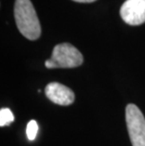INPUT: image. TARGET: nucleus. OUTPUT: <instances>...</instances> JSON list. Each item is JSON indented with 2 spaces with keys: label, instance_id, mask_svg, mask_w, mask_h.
<instances>
[{
  "label": "nucleus",
  "instance_id": "obj_1",
  "mask_svg": "<svg viewBox=\"0 0 145 146\" xmlns=\"http://www.w3.org/2000/svg\"><path fill=\"white\" fill-rule=\"evenodd\" d=\"M14 18L17 29L23 36L35 41L41 36V24L30 0H16L14 4Z\"/></svg>",
  "mask_w": 145,
  "mask_h": 146
},
{
  "label": "nucleus",
  "instance_id": "obj_2",
  "mask_svg": "<svg viewBox=\"0 0 145 146\" xmlns=\"http://www.w3.org/2000/svg\"><path fill=\"white\" fill-rule=\"evenodd\" d=\"M83 63V57L75 46L64 42L57 44L53 49L51 58L45 61V67L54 68H75Z\"/></svg>",
  "mask_w": 145,
  "mask_h": 146
},
{
  "label": "nucleus",
  "instance_id": "obj_3",
  "mask_svg": "<svg viewBox=\"0 0 145 146\" xmlns=\"http://www.w3.org/2000/svg\"><path fill=\"white\" fill-rule=\"evenodd\" d=\"M125 120L132 146H145V118L136 105H127Z\"/></svg>",
  "mask_w": 145,
  "mask_h": 146
},
{
  "label": "nucleus",
  "instance_id": "obj_4",
  "mask_svg": "<svg viewBox=\"0 0 145 146\" xmlns=\"http://www.w3.org/2000/svg\"><path fill=\"white\" fill-rule=\"evenodd\" d=\"M122 19L130 26L145 23V0H126L120 10Z\"/></svg>",
  "mask_w": 145,
  "mask_h": 146
},
{
  "label": "nucleus",
  "instance_id": "obj_5",
  "mask_svg": "<svg viewBox=\"0 0 145 146\" xmlns=\"http://www.w3.org/2000/svg\"><path fill=\"white\" fill-rule=\"evenodd\" d=\"M45 94L50 101L60 106H69L75 101L72 90L58 82L49 83L45 87Z\"/></svg>",
  "mask_w": 145,
  "mask_h": 146
},
{
  "label": "nucleus",
  "instance_id": "obj_6",
  "mask_svg": "<svg viewBox=\"0 0 145 146\" xmlns=\"http://www.w3.org/2000/svg\"><path fill=\"white\" fill-rule=\"evenodd\" d=\"M14 116L9 108H1L0 110V126L9 125L13 122Z\"/></svg>",
  "mask_w": 145,
  "mask_h": 146
},
{
  "label": "nucleus",
  "instance_id": "obj_7",
  "mask_svg": "<svg viewBox=\"0 0 145 146\" xmlns=\"http://www.w3.org/2000/svg\"><path fill=\"white\" fill-rule=\"evenodd\" d=\"M39 130V126L38 123H37L36 121H30V122L27 123L26 126V137L29 141H34L37 136V133H38Z\"/></svg>",
  "mask_w": 145,
  "mask_h": 146
},
{
  "label": "nucleus",
  "instance_id": "obj_8",
  "mask_svg": "<svg viewBox=\"0 0 145 146\" xmlns=\"http://www.w3.org/2000/svg\"><path fill=\"white\" fill-rule=\"evenodd\" d=\"M75 2H79V3H91V2H94L95 0H73Z\"/></svg>",
  "mask_w": 145,
  "mask_h": 146
}]
</instances>
